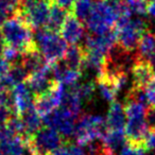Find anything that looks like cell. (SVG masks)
<instances>
[{
    "instance_id": "1",
    "label": "cell",
    "mask_w": 155,
    "mask_h": 155,
    "mask_svg": "<svg viewBox=\"0 0 155 155\" xmlns=\"http://www.w3.org/2000/svg\"><path fill=\"white\" fill-rule=\"evenodd\" d=\"M0 30L5 45L15 48L21 53L38 49L34 39L33 28L24 19L19 10L0 25Z\"/></svg>"
},
{
    "instance_id": "2",
    "label": "cell",
    "mask_w": 155,
    "mask_h": 155,
    "mask_svg": "<svg viewBox=\"0 0 155 155\" xmlns=\"http://www.w3.org/2000/svg\"><path fill=\"white\" fill-rule=\"evenodd\" d=\"M34 39L44 61L51 66L63 60L68 48L60 33L50 31L47 28L37 29L34 33Z\"/></svg>"
},
{
    "instance_id": "3",
    "label": "cell",
    "mask_w": 155,
    "mask_h": 155,
    "mask_svg": "<svg viewBox=\"0 0 155 155\" xmlns=\"http://www.w3.org/2000/svg\"><path fill=\"white\" fill-rule=\"evenodd\" d=\"M118 18L119 15L115 8L114 0H97L85 24L89 32L100 35L115 28Z\"/></svg>"
},
{
    "instance_id": "4",
    "label": "cell",
    "mask_w": 155,
    "mask_h": 155,
    "mask_svg": "<svg viewBox=\"0 0 155 155\" xmlns=\"http://www.w3.org/2000/svg\"><path fill=\"white\" fill-rule=\"evenodd\" d=\"M77 120L74 136L77 144L80 147H86L94 140L102 139L108 130L106 120L101 116L80 115Z\"/></svg>"
},
{
    "instance_id": "5",
    "label": "cell",
    "mask_w": 155,
    "mask_h": 155,
    "mask_svg": "<svg viewBox=\"0 0 155 155\" xmlns=\"http://www.w3.org/2000/svg\"><path fill=\"white\" fill-rule=\"evenodd\" d=\"M66 139L58 131L48 127H41L32 136L25 139V144L32 155H52V153Z\"/></svg>"
},
{
    "instance_id": "6",
    "label": "cell",
    "mask_w": 155,
    "mask_h": 155,
    "mask_svg": "<svg viewBox=\"0 0 155 155\" xmlns=\"http://www.w3.org/2000/svg\"><path fill=\"white\" fill-rule=\"evenodd\" d=\"M117 31V43L131 52H137L138 44L147 24L140 18L130 19L124 26L115 28Z\"/></svg>"
},
{
    "instance_id": "7",
    "label": "cell",
    "mask_w": 155,
    "mask_h": 155,
    "mask_svg": "<svg viewBox=\"0 0 155 155\" xmlns=\"http://www.w3.org/2000/svg\"><path fill=\"white\" fill-rule=\"evenodd\" d=\"M51 0H34L24 8H19V13L33 30L46 28L49 20Z\"/></svg>"
},
{
    "instance_id": "8",
    "label": "cell",
    "mask_w": 155,
    "mask_h": 155,
    "mask_svg": "<svg viewBox=\"0 0 155 155\" xmlns=\"http://www.w3.org/2000/svg\"><path fill=\"white\" fill-rule=\"evenodd\" d=\"M75 118L67 110L61 107L56 108L50 115L44 118V123L46 127L58 131L64 139L70 140V137L74 135L75 131Z\"/></svg>"
},
{
    "instance_id": "9",
    "label": "cell",
    "mask_w": 155,
    "mask_h": 155,
    "mask_svg": "<svg viewBox=\"0 0 155 155\" xmlns=\"http://www.w3.org/2000/svg\"><path fill=\"white\" fill-rule=\"evenodd\" d=\"M25 83L34 96L51 91L58 84V81L54 79L51 65L45 64L41 69L29 74Z\"/></svg>"
},
{
    "instance_id": "10",
    "label": "cell",
    "mask_w": 155,
    "mask_h": 155,
    "mask_svg": "<svg viewBox=\"0 0 155 155\" xmlns=\"http://www.w3.org/2000/svg\"><path fill=\"white\" fill-rule=\"evenodd\" d=\"M133 74V86L137 88L143 89L153 85L155 83V72L154 66L151 62L140 58L137 54L135 63L131 69Z\"/></svg>"
},
{
    "instance_id": "11",
    "label": "cell",
    "mask_w": 155,
    "mask_h": 155,
    "mask_svg": "<svg viewBox=\"0 0 155 155\" xmlns=\"http://www.w3.org/2000/svg\"><path fill=\"white\" fill-rule=\"evenodd\" d=\"M85 34V27L71 12H69L60 30V35L69 45H77Z\"/></svg>"
},
{
    "instance_id": "12",
    "label": "cell",
    "mask_w": 155,
    "mask_h": 155,
    "mask_svg": "<svg viewBox=\"0 0 155 155\" xmlns=\"http://www.w3.org/2000/svg\"><path fill=\"white\" fill-rule=\"evenodd\" d=\"M13 91L14 102H15L16 115L20 116L26 110L33 106V99L31 98L30 91L26 83H18L12 89Z\"/></svg>"
},
{
    "instance_id": "13",
    "label": "cell",
    "mask_w": 155,
    "mask_h": 155,
    "mask_svg": "<svg viewBox=\"0 0 155 155\" xmlns=\"http://www.w3.org/2000/svg\"><path fill=\"white\" fill-rule=\"evenodd\" d=\"M105 120L108 130L124 131L125 124H127V116H125L124 108L119 102L114 101L110 103V110Z\"/></svg>"
},
{
    "instance_id": "14",
    "label": "cell",
    "mask_w": 155,
    "mask_h": 155,
    "mask_svg": "<svg viewBox=\"0 0 155 155\" xmlns=\"http://www.w3.org/2000/svg\"><path fill=\"white\" fill-rule=\"evenodd\" d=\"M83 60H84V51L82 46L70 45L67 48V51L63 58V62L68 68L75 71H83Z\"/></svg>"
},
{
    "instance_id": "15",
    "label": "cell",
    "mask_w": 155,
    "mask_h": 155,
    "mask_svg": "<svg viewBox=\"0 0 155 155\" xmlns=\"http://www.w3.org/2000/svg\"><path fill=\"white\" fill-rule=\"evenodd\" d=\"M20 119L25 129V139L35 134L41 127V119L34 110V106L20 115Z\"/></svg>"
},
{
    "instance_id": "16",
    "label": "cell",
    "mask_w": 155,
    "mask_h": 155,
    "mask_svg": "<svg viewBox=\"0 0 155 155\" xmlns=\"http://www.w3.org/2000/svg\"><path fill=\"white\" fill-rule=\"evenodd\" d=\"M70 11L60 7V5L52 3L50 8V14H49V20L46 26V28L50 31L60 33L61 27H62L64 20L66 19L67 15Z\"/></svg>"
},
{
    "instance_id": "17",
    "label": "cell",
    "mask_w": 155,
    "mask_h": 155,
    "mask_svg": "<svg viewBox=\"0 0 155 155\" xmlns=\"http://www.w3.org/2000/svg\"><path fill=\"white\" fill-rule=\"evenodd\" d=\"M26 149L25 140L19 136L0 141V151L3 155H24Z\"/></svg>"
},
{
    "instance_id": "18",
    "label": "cell",
    "mask_w": 155,
    "mask_h": 155,
    "mask_svg": "<svg viewBox=\"0 0 155 155\" xmlns=\"http://www.w3.org/2000/svg\"><path fill=\"white\" fill-rule=\"evenodd\" d=\"M94 5H95L94 0H75L70 12L79 20L85 22L93 12Z\"/></svg>"
},
{
    "instance_id": "19",
    "label": "cell",
    "mask_w": 155,
    "mask_h": 155,
    "mask_svg": "<svg viewBox=\"0 0 155 155\" xmlns=\"http://www.w3.org/2000/svg\"><path fill=\"white\" fill-rule=\"evenodd\" d=\"M102 141L106 147L113 151H116L118 148H122L123 143L127 140L124 131H115V130H107L105 135L102 138Z\"/></svg>"
},
{
    "instance_id": "20",
    "label": "cell",
    "mask_w": 155,
    "mask_h": 155,
    "mask_svg": "<svg viewBox=\"0 0 155 155\" xmlns=\"http://www.w3.org/2000/svg\"><path fill=\"white\" fill-rule=\"evenodd\" d=\"M146 107L147 106L144 105V104L139 103V102H135V101H125L124 105H123L127 119L144 117Z\"/></svg>"
},
{
    "instance_id": "21",
    "label": "cell",
    "mask_w": 155,
    "mask_h": 155,
    "mask_svg": "<svg viewBox=\"0 0 155 155\" xmlns=\"http://www.w3.org/2000/svg\"><path fill=\"white\" fill-rule=\"evenodd\" d=\"M19 10V0H0V14L5 19L13 16Z\"/></svg>"
},
{
    "instance_id": "22",
    "label": "cell",
    "mask_w": 155,
    "mask_h": 155,
    "mask_svg": "<svg viewBox=\"0 0 155 155\" xmlns=\"http://www.w3.org/2000/svg\"><path fill=\"white\" fill-rule=\"evenodd\" d=\"M75 91H77V94L79 95V97L81 98V100H89L91 99L94 93H95L96 86L93 82H85L82 83V84H78L75 83L74 84Z\"/></svg>"
},
{
    "instance_id": "23",
    "label": "cell",
    "mask_w": 155,
    "mask_h": 155,
    "mask_svg": "<svg viewBox=\"0 0 155 155\" xmlns=\"http://www.w3.org/2000/svg\"><path fill=\"white\" fill-rule=\"evenodd\" d=\"M97 83L100 88V91H101V95L103 96L104 99L110 101V103L116 101V97L118 91H117V89L112 84H110L107 82H104V81H98Z\"/></svg>"
},
{
    "instance_id": "24",
    "label": "cell",
    "mask_w": 155,
    "mask_h": 155,
    "mask_svg": "<svg viewBox=\"0 0 155 155\" xmlns=\"http://www.w3.org/2000/svg\"><path fill=\"white\" fill-rule=\"evenodd\" d=\"M124 2L130 8L132 13L138 15H144L147 13L149 0H124Z\"/></svg>"
},
{
    "instance_id": "25",
    "label": "cell",
    "mask_w": 155,
    "mask_h": 155,
    "mask_svg": "<svg viewBox=\"0 0 155 155\" xmlns=\"http://www.w3.org/2000/svg\"><path fill=\"white\" fill-rule=\"evenodd\" d=\"M144 120L149 131H155V104H150L146 107Z\"/></svg>"
},
{
    "instance_id": "26",
    "label": "cell",
    "mask_w": 155,
    "mask_h": 155,
    "mask_svg": "<svg viewBox=\"0 0 155 155\" xmlns=\"http://www.w3.org/2000/svg\"><path fill=\"white\" fill-rule=\"evenodd\" d=\"M13 115H15V114H14L13 112H11L9 108L0 106V127H5Z\"/></svg>"
},
{
    "instance_id": "27",
    "label": "cell",
    "mask_w": 155,
    "mask_h": 155,
    "mask_svg": "<svg viewBox=\"0 0 155 155\" xmlns=\"http://www.w3.org/2000/svg\"><path fill=\"white\" fill-rule=\"evenodd\" d=\"M146 147L148 150H155V131H148L146 136Z\"/></svg>"
},
{
    "instance_id": "28",
    "label": "cell",
    "mask_w": 155,
    "mask_h": 155,
    "mask_svg": "<svg viewBox=\"0 0 155 155\" xmlns=\"http://www.w3.org/2000/svg\"><path fill=\"white\" fill-rule=\"evenodd\" d=\"M74 1L75 0H52V3H55V5L68 10V11H71V8H72Z\"/></svg>"
},
{
    "instance_id": "29",
    "label": "cell",
    "mask_w": 155,
    "mask_h": 155,
    "mask_svg": "<svg viewBox=\"0 0 155 155\" xmlns=\"http://www.w3.org/2000/svg\"><path fill=\"white\" fill-rule=\"evenodd\" d=\"M147 100L150 104H155V83L146 89Z\"/></svg>"
},
{
    "instance_id": "30",
    "label": "cell",
    "mask_w": 155,
    "mask_h": 155,
    "mask_svg": "<svg viewBox=\"0 0 155 155\" xmlns=\"http://www.w3.org/2000/svg\"><path fill=\"white\" fill-rule=\"evenodd\" d=\"M10 67H11V65H10L2 56L0 55V77L7 74L10 70Z\"/></svg>"
},
{
    "instance_id": "31",
    "label": "cell",
    "mask_w": 155,
    "mask_h": 155,
    "mask_svg": "<svg viewBox=\"0 0 155 155\" xmlns=\"http://www.w3.org/2000/svg\"><path fill=\"white\" fill-rule=\"evenodd\" d=\"M147 13L151 16V17L155 18V0H150L147 7Z\"/></svg>"
},
{
    "instance_id": "32",
    "label": "cell",
    "mask_w": 155,
    "mask_h": 155,
    "mask_svg": "<svg viewBox=\"0 0 155 155\" xmlns=\"http://www.w3.org/2000/svg\"><path fill=\"white\" fill-rule=\"evenodd\" d=\"M5 48V38H3L2 33H1V30H0V55L2 54Z\"/></svg>"
},
{
    "instance_id": "33",
    "label": "cell",
    "mask_w": 155,
    "mask_h": 155,
    "mask_svg": "<svg viewBox=\"0 0 155 155\" xmlns=\"http://www.w3.org/2000/svg\"><path fill=\"white\" fill-rule=\"evenodd\" d=\"M34 0H19V8H24L26 5H28L29 3L33 2Z\"/></svg>"
},
{
    "instance_id": "34",
    "label": "cell",
    "mask_w": 155,
    "mask_h": 155,
    "mask_svg": "<svg viewBox=\"0 0 155 155\" xmlns=\"http://www.w3.org/2000/svg\"><path fill=\"white\" fill-rule=\"evenodd\" d=\"M5 18H3V16L2 15H1V14H0V25H1V24H2V22L3 21H5Z\"/></svg>"
},
{
    "instance_id": "35",
    "label": "cell",
    "mask_w": 155,
    "mask_h": 155,
    "mask_svg": "<svg viewBox=\"0 0 155 155\" xmlns=\"http://www.w3.org/2000/svg\"><path fill=\"white\" fill-rule=\"evenodd\" d=\"M153 64H154V72H155V62L153 63Z\"/></svg>"
},
{
    "instance_id": "36",
    "label": "cell",
    "mask_w": 155,
    "mask_h": 155,
    "mask_svg": "<svg viewBox=\"0 0 155 155\" xmlns=\"http://www.w3.org/2000/svg\"><path fill=\"white\" fill-rule=\"evenodd\" d=\"M0 155H3V154H2V153H1V151H0Z\"/></svg>"
}]
</instances>
